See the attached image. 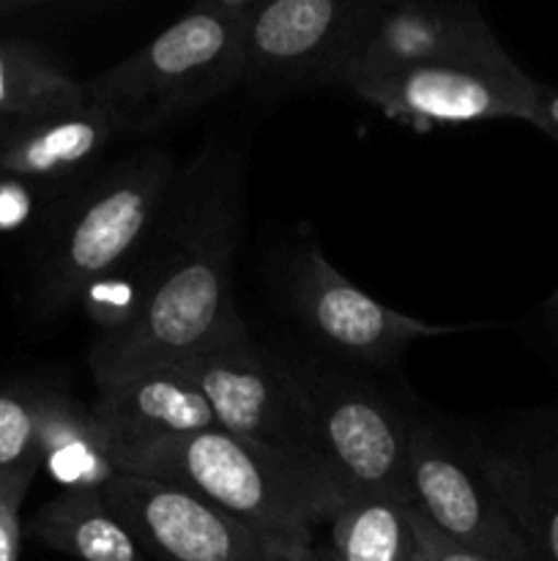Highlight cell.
Segmentation results:
<instances>
[{
    "label": "cell",
    "instance_id": "obj_1",
    "mask_svg": "<svg viewBox=\"0 0 558 561\" xmlns=\"http://www.w3.org/2000/svg\"><path fill=\"white\" fill-rule=\"evenodd\" d=\"M244 170L246 142L208 137L178 173L151 239L124 266L135 310L91 348L96 387L164 370L249 332L233 296Z\"/></svg>",
    "mask_w": 558,
    "mask_h": 561
},
{
    "label": "cell",
    "instance_id": "obj_2",
    "mask_svg": "<svg viewBox=\"0 0 558 561\" xmlns=\"http://www.w3.org/2000/svg\"><path fill=\"white\" fill-rule=\"evenodd\" d=\"M118 474L175 485L233 515L284 561H306L337 499L224 431L162 438L113 453Z\"/></svg>",
    "mask_w": 558,
    "mask_h": 561
},
{
    "label": "cell",
    "instance_id": "obj_3",
    "mask_svg": "<svg viewBox=\"0 0 558 561\" xmlns=\"http://www.w3.org/2000/svg\"><path fill=\"white\" fill-rule=\"evenodd\" d=\"M252 0H213L186 11L156 38L93 77L88 102L118 137H140L241 88L244 22Z\"/></svg>",
    "mask_w": 558,
    "mask_h": 561
},
{
    "label": "cell",
    "instance_id": "obj_4",
    "mask_svg": "<svg viewBox=\"0 0 558 561\" xmlns=\"http://www.w3.org/2000/svg\"><path fill=\"white\" fill-rule=\"evenodd\" d=\"M170 367L200 389L224 433L342 502L345 491L323 455L310 403L284 351L268 348L246 332Z\"/></svg>",
    "mask_w": 558,
    "mask_h": 561
},
{
    "label": "cell",
    "instance_id": "obj_5",
    "mask_svg": "<svg viewBox=\"0 0 558 561\" xmlns=\"http://www.w3.org/2000/svg\"><path fill=\"white\" fill-rule=\"evenodd\" d=\"M304 389L317 442L345 496L405 491L410 427L419 400L388 387V373L328 356L284 354Z\"/></svg>",
    "mask_w": 558,
    "mask_h": 561
},
{
    "label": "cell",
    "instance_id": "obj_6",
    "mask_svg": "<svg viewBox=\"0 0 558 561\" xmlns=\"http://www.w3.org/2000/svg\"><path fill=\"white\" fill-rule=\"evenodd\" d=\"M178 168L162 148L131 153L93 179L60 225L44 283V307L69 310L124 268L151 239Z\"/></svg>",
    "mask_w": 558,
    "mask_h": 561
},
{
    "label": "cell",
    "instance_id": "obj_7",
    "mask_svg": "<svg viewBox=\"0 0 558 561\" xmlns=\"http://www.w3.org/2000/svg\"><path fill=\"white\" fill-rule=\"evenodd\" d=\"M383 11L386 3L377 0H252L241 88L268 102L310 88H339Z\"/></svg>",
    "mask_w": 558,
    "mask_h": 561
},
{
    "label": "cell",
    "instance_id": "obj_8",
    "mask_svg": "<svg viewBox=\"0 0 558 561\" xmlns=\"http://www.w3.org/2000/svg\"><path fill=\"white\" fill-rule=\"evenodd\" d=\"M290 310L315 354L388 373L416 340L470 332L474 323H427L405 316L350 283L315 244L295 252L288 277Z\"/></svg>",
    "mask_w": 558,
    "mask_h": 561
},
{
    "label": "cell",
    "instance_id": "obj_9",
    "mask_svg": "<svg viewBox=\"0 0 558 561\" xmlns=\"http://www.w3.org/2000/svg\"><path fill=\"white\" fill-rule=\"evenodd\" d=\"M405 496L454 546L492 561H534L454 431L452 416L421 403L410 427Z\"/></svg>",
    "mask_w": 558,
    "mask_h": 561
},
{
    "label": "cell",
    "instance_id": "obj_10",
    "mask_svg": "<svg viewBox=\"0 0 558 561\" xmlns=\"http://www.w3.org/2000/svg\"><path fill=\"white\" fill-rule=\"evenodd\" d=\"M452 422L534 561H558L556 405Z\"/></svg>",
    "mask_w": 558,
    "mask_h": 561
},
{
    "label": "cell",
    "instance_id": "obj_11",
    "mask_svg": "<svg viewBox=\"0 0 558 561\" xmlns=\"http://www.w3.org/2000/svg\"><path fill=\"white\" fill-rule=\"evenodd\" d=\"M102 493L156 561H284L249 526L175 485L115 474Z\"/></svg>",
    "mask_w": 558,
    "mask_h": 561
},
{
    "label": "cell",
    "instance_id": "obj_12",
    "mask_svg": "<svg viewBox=\"0 0 558 561\" xmlns=\"http://www.w3.org/2000/svg\"><path fill=\"white\" fill-rule=\"evenodd\" d=\"M512 55L474 3H386L356 49L339 88L425 69V66H509Z\"/></svg>",
    "mask_w": 558,
    "mask_h": 561
},
{
    "label": "cell",
    "instance_id": "obj_13",
    "mask_svg": "<svg viewBox=\"0 0 558 561\" xmlns=\"http://www.w3.org/2000/svg\"><path fill=\"white\" fill-rule=\"evenodd\" d=\"M388 118L419 124H476L518 118L531 124L539 82L518 64L425 66L348 88Z\"/></svg>",
    "mask_w": 558,
    "mask_h": 561
},
{
    "label": "cell",
    "instance_id": "obj_14",
    "mask_svg": "<svg viewBox=\"0 0 558 561\" xmlns=\"http://www.w3.org/2000/svg\"><path fill=\"white\" fill-rule=\"evenodd\" d=\"M91 416L107 444L109 460L113 453L140 444L222 431L200 389L173 367L142 373L113 387H98Z\"/></svg>",
    "mask_w": 558,
    "mask_h": 561
},
{
    "label": "cell",
    "instance_id": "obj_15",
    "mask_svg": "<svg viewBox=\"0 0 558 561\" xmlns=\"http://www.w3.org/2000/svg\"><path fill=\"white\" fill-rule=\"evenodd\" d=\"M115 137L113 121L91 102L27 121L0 146V173L11 179H74L98 162Z\"/></svg>",
    "mask_w": 558,
    "mask_h": 561
},
{
    "label": "cell",
    "instance_id": "obj_16",
    "mask_svg": "<svg viewBox=\"0 0 558 561\" xmlns=\"http://www.w3.org/2000/svg\"><path fill=\"white\" fill-rule=\"evenodd\" d=\"M328 548L337 561H421V515L405 491L350 493L334 510Z\"/></svg>",
    "mask_w": 558,
    "mask_h": 561
},
{
    "label": "cell",
    "instance_id": "obj_17",
    "mask_svg": "<svg viewBox=\"0 0 558 561\" xmlns=\"http://www.w3.org/2000/svg\"><path fill=\"white\" fill-rule=\"evenodd\" d=\"M31 535L53 551L80 561H151L102 488L60 491L31 520Z\"/></svg>",
    "mask_w": 558,
    "mask_h": 561
},
{
    "label": "cell",
    "instance_id": "obj_18",
    "mask_svg": "<svg viewBox=\"0 0 558 561\" xmlns=\"http://www.w3.org/2000/svg\"><path fill=\"white\" fill-rule=\"evenodd\" d=\"M38 453L42 466L63 491L104 488L118 474L91 405L63 392H38Z\"/></svg>",
    "mask_w": 558,
    "mask_h": 561
},
{
    "label": "cell",
    "instance_id": "obj_19",
    "mask_svg": "<svg viewBox=\"0 0 558 561\" xmlns=\"http://www.w3.org/2000/svg\"><path fill=\"white\" fill-rule=\"evenodd\" d=\"M88 104V85L25 42H0V118L27 124Z\"/></svg>",
    "mask_w": 558,
    "mask_h": 561
},
{
    "label": "cell",
    "instance_id": "obj_20",
    "mask_svg": "<svg viewBox=\"0 0 558 561\" xmlns=\"http://www.w3.org/2000/svg\"><path fill=\"white\" fill-rule=\"evenodd\" d=\"M38 469V392H0V493H27Z\"/></svg>",
    "mask_w": 558,
    "mask_h": 561
},
{
    "label": "cell",
    "instance_id": "obj_21",
    "mask_svg": "<svg viewBox=\"0 0 558 561\" xmlns=\"http://www.w3.org/2000/svg\"><path fill=\"white\" fill-rule=\"evenodd\" d=\"M25 493H0V561H20V504Z\"/></svg>",
    "mask_w": 558,
    "mask_h": 561
},
{
    "label": "cell",
    "instance_id": "obj_22",
    "mask_svg": "<svg viewBox=\"0 0 558 561\" xmlns=\"http://www.w3.org/2000/svg\"><path fill=\"white\" fill-rule=\"evenodd\" d=\"M421 542H425V553H421V561H492L487 557H479L474 551H465V548L454 546L446 537L438 535L425 518H421Z\"/></svg>",
    "mask_w": 558,
    "mask_h": 561
},
{
    "label": "cell",
    "instance_id": "obj_23",
    "mask_svg": "<svg viewBox=\"0 0 558 561\" xmlns=\"http://www.w3.org/2000/svg\"><path fill=\"white\" fill-rule=\"evenodd\" d=\"M531 126L539 129L545 137H550L558 146V85H545V82H539Z\"/></svg>",
    "mask_w": 558,
    "mask_h": 561
},
{
    "label": "cell",
    "instance_id": "obj_24",
    "mask_svg": "<svg viewBox=\"0 0 558 561\" xmlns=\"http://www.w3.org/2000/svg\"><path fill=\"white\" fill-rule=\"evenodd\" d=\"M31 214V195L16 181L0 184V230L16 228Z\"/></svg>",
    "mask_w": 558,
    "mask_h": 561
},
{
    "label": "cell",
    "instance_id": "obj_25",
    "mask_svg": "<svg viewBox=\"0 0 558 561\" xmlns=\"http://www.w3.org/2000/svg\"><path fill=\"white\" fill-rule=\"evenodd\" d=\"M542 321H545L547 334H550V337L558 343V285H556V290L547 296L545 305H542Z\"/></svg>",
    "mask_w": 558,
    "mask_h": 561
},
{
    "label": "cell",
    "instance_id": "obj_26",
    "mask_svg": "<svg viewBox=\"0 0 558 561\" xmlns=\"http://www.w3.org/2000/svg\"><path fill=\"white\" fill-rule=\"evenodd\" d=\"M306 561H337V557L332 553V548H328V542H317L315 548H312L310 559Z\"/></svg>",
    "mask_w": 558,
    "mask_h": 561
},
{
    "label": "cell",
    "instance_id": "obj_27",
    "mask_svg": "<svg viewBox=\"0 0 558 561\" xmlns=\"http://www.w3.org/2000/svg\"><path fill=\"white\" fill-rule=\"evenodd\" d=\"M151 561H156V559H151Z\"/></svg>",
    "mask_w": 558,
    "mask_h": 561
}]
</instances>
